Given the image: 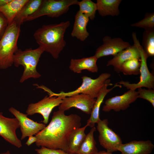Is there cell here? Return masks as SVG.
Listing matches in <instances>:
<instances>
[{"label": "cell", "instance_id": "e575fe53", "mask_svg": "<svg viewBox=\"0 0 154 154\" xmlns=\"http://www.w3.org/2000/svg\"><path fill=\"white\" fill-rule=\"evenodd\" d=\"M0 154H11L9 151L8 150L6 152L1 153Z\"/></svg>", "mask_w": 154, "mask_h": 154}, {"label": "cell", "instance_id": "ac0fdd59", "mask_svg": "<svg viewBox=\"0 0 154 154\" xmlns=\"http://www.w3.org/2000/svg\"><path fill=\"white\" fill-rule=\"evenodd\" d=\"M97 60L94 55L80 59L72 58L70 61L69 68L74 73H80L84 70H87L92 73L97 72Z\"/></svg>", "mask_w": 154, "mask_h": 154}, {"label": "cell", "instance_id": "484cf974", "mask_svg": "<svg viewBox=\"0 0 154 154\" xmlns=\"http://www.w3.org/2000/svg\"><path fill=\"white\" fill-rule=\"evenodd\" d=\"M143 48L148 56L154 55V29L145 30L143 34L142 41Z\"/></svg>", "mask_w": 154, "mask_h": 154}, {"label": "cell", "instance_id": "9a60e30c", "mask_svg": "<svg viewBox=\"0 0 154 154\" xmlns=\"http://www.w3.org/2000/svg\"><path fill=\"white\" fill-rule=\"evenodd\" d=\"M113 85L110 83V80L108 79L106 81L105 84L100 90L90 114V117L87 120L86 124L88 126L91 128L94 127L95 124L97 123L101 119L99 117L100 109L106 95L115 88L121 87V85L117 83L111 88L108 89L109 86Z\"/></svg>", "mask_w": 154, "mask_h": 154}, {"label": "cell", "instance_id": "44dd1931", "mask_svg": "<svg viewBox=\"0 0 154 154\" xmlns=\"http://www.w3.org/2000/svg\"><path fill=\"white\" fill-rule=\"evenodd\" d=\"M121 0H97L96 3L99 14L102 16H115L119 13V5Z\"/></svg>", "mask_w": 154, "mask_h": 154}, {"label": "cell", "instance_id": "83f0119b", "mask_svg": "<svg viewBox=\"0 0 154 154\" xmlns=\"http://www.w3.org/2000/svg\"><path fill=\"white\" fill-rule=\"evenodd\" d=\"M131 25L133 27L142 28L145 30L154 29V13H146L143 19L139 21L131 24Z\"/></svg>", "mask_w": 154, "mask_h": 154}, {"label": "cell", "instance_id": "f1b7e54d", "mask_svg": "<svg viewBox=\"0 0 154 154\" xmlns=\"http://www.w3.org/2000/svg\"><path fill=\"white\" fill-rule=\"evenodd\" d=\"M138 89V98L145 100L154 107V90L151 89H146L139 88Z\"/></svg>", "mask_w": 154, "mask_h": 154}, {"label": "cell", "instance_id": "4316f807", "mask_svg": "<svg viewBox=\"0 0 154 154\" xmlns=\"http://www.w3.org/2000/svg\"><path fill=\"white\" fill-rule=\"evenodd\" d=\"M79 11L88 17L89 19L93 20L95 17L97 7L96 3L91 0H82L78 2Z\"/></svg>", "mask_w": 154, "mask_h": 154}, {"label": "cell", "instance_id": "4fadbf2b", "mask_svg": "<svg viewBox=\"0 0 154 154\" xmlns=\"http://www.w3.org/2000/svg\"><path fill=\"white\" fill-rule=\"evenodd\" d=\"M138 98V93L135 90H129L120 96H117L106 100L102 110L109 112L111 110L116 112L124 110Z\"/></svg>", "mask_w": 154, "mask_h": 154}, {"label": "cell", "instance_id": "5b68a950", "mask_svg": "<svg viewBox=\"0 0 154 154\" xmlns=\"http://www.w3.org/2000/svg\"><path fill=\"white\" fill-rule=\"evenodd\" d=\"M110 76L111 74L107 73H102L95 79L87 76H83L81 78L82 79L81 85L75 90L67 92H62L59 93H56L48 88L46 90V92L48 93L49 96L51 97L56 96L65 97L76 94H83L95 98H97L106 81Z\"/></svg>", "mask_w": 154, "mask_h": 154}, {"label": "cell", "instance_id": "7402d4cb", "mask_svg": "<svg viewBox=\"0 0 154 154\" xmlns=\"http://www.w3.org/2000/svg\"><path fill=\"white\" fill-rule=\"evenodd\" d=\"M42 0H28L15 17L14 21L19 26L24 20L33 14L38 9Z\"/></svg>", "mask_w": 154, "mask_h": 154}, {"label": "cell", "instance_id": "cb8c5ba5", "mask_svg": "<svg viewBox=\"0 0 154 154\" xmlns=\"http://www.w3.org/2000/svg\"><path fill=\"white\" fill-rule=\"evenodd\" d=\"M96 128L92 127L90 131L81 145L77 152L75 154H95L98 152L96 146V143L94 137Z\"/></svg>", "mask_w": 154, "mask_h": 154}, {"label": "cell", "instance_id": "e0dca14e", "mask_svg": "<svg viewBox=\"0 0 154 154\" xmlns=\"http://www.w3.org/2000/svg\"><path fill=\"white\" fill-rule=\"evenodd\" d=\"M140 58V55L137 48L134 45L122 50L108 62L107 66H112L115 70L120 72L121 65L125 61L133 58Z\"/></svg>", "mask_w": 154, "mask_h": 154}, {"label": "cell", "instance_id": "ba28073f", "mask_svg": "<svg viewBox=\"0 0 154 154\" xmlns=\"http://www.w3.org/2000/svg\"><path fill=\"white\" fill-rule=\"evenodd\" d=\"M97 124L98 140L101 146L109 152L118 151L122 144V141L119 136L108 126V119H100Z\"/></svg>", "mask_w": 154, "mask_h": 154}, {"label": "cell", "instance_id": "5bb4252c", "mask_svg": "<svg viewBox=\"0 0 154 154\" xmlns=\"http://www.w3.org/2000/svg\"><path fill=\"white\" fill-rule=\"evenodd\" d=\"M103 44L96 49L94 55L98 59L110 55L114 56L131 46L128 42L119 38H111L106 36L103 38Z\"/></svg>", "mask_w": 154, "mask_h": 154}, {"label": "cell", "instance_id": "9c48e42d", "mask_svg": "<svg viewBox=\"0 0 154 154\" xmlns=\"http://www.w3.org/2000/svg\"><path fill=\"white\" fill-rule=\"evenodd\" d=\"M64 97L46 96L41 100L35 103L29 104L26 111L28 115L39 114L42 116L43 122L45 124L48 122L49 117L53 109L59 106Z\"/></svg>", "mask_w": 154, "mask_h": 154}, {"label": "cell", "instance_id": "8992f818", "mask_svg": "<svg viewBox=\"0 0 154 154\" xmlns=\"http://www.w3.org/2000/svg\"><path fill=\"white\" fill-rule=\"evenodd\" d=\"M132 37L134 45L137 48L140 55V81L136 84H131L128 81H121L118 82L119 84L122 85L127 89L132 90H135L137 88L142 87L154 89V77L149 72L147 64V60L148 56L137 39L135 33H133Z\"/></svg>", "mask_w": 154, "mask_h": 154}, {"label": "cell", "instance_id": "d6986e66", "mask_svg": "<svg viewBox=\"0 0 154 154\" xmlns=\"http://www.w3.org/2000/svg\"><path fill=\"white\" fill-rule=\"evenodd\" d=\"M89 19L78 11L75 16V20L71 36L81 41H85L89 36L87 26Z\"/></svg>", "mask_w": 154, "mask_h": 154}, {"label": "cell", "instance_id": "2e32d148", "mask_svg": "<svg viewBox=\"0 0 154 154\" xmlns=\"http://www.w3.org/2000/svg\"><path fill=\"white\" fill-rule=\"evenodd\" d=\"M154 147V145L150 140H134L121 144L118 151L121 154H150Z\"/></svg>", "mask_w": 154, "mask_h": 154}, {"label": "cell", "instance_id": "6da1fadb", "mask_svg": "<svg viewBox=\"0 0 154 154\" xmlns=\"http://www.w3.org/2000/svg\"><path fill=\"white\" fill-rule=\"evenodd\" d=\"M81 120L76 114L66 115L64 112L59 110L54 112L48 125L35 135L36 146L69 153V137L73 131L81 127Z\"/></svg>", "mask_w": 154, "mask_h": 154}, {"label": "cell", "instance_id": "7c38bea8", "mask_svg": "<svg viewBox=\"0 0 154 154\" xmlns=\"http://www.w3.org/2000/svg\"><path fill=\"white\" fill-rule=\"evenodd\" d=\"M20 127L19 122L16 118H9L4 116L0 112V136L8 142L20 148L22 145L17 137V129Z\"/></svg>", "mask_w": 154, "mask_h": 154}, {"label": "cell", "instance_id": "277c9868", "mask_svg": "<svg viewBox=\"0 0 154 154\" xmlns=\"http://www.w3.org/2000/svg\"><path fill=\"white\" fill-rule=\"evenodd\" d=\"M20 31V26L13 21L8 25L0 40V69H6L13 64Z\"/></svg>", "mask_w": 154, "mask_h": 154}, {"label": "cell", "instance_id": "30bf717a", "mask_svg": "<svg viewBox=\"0 0 154 154\" xmlns=\"http://www.w3.org/2000/svg\"><path fill=\"white\" fill-rule=\"evenodd\" d=\"M96 100L83 94L64 97L59 106V110L65 112L72 108H75L86 114H90Z\"/></svg>", "mask_w": 154, "mask_h": 154}, {"label": "cell", "instance_id": "3957f363", "mask_svg": "<svg viewBox=\"0 0 154 154\" xmlns=\"http://www.w3.org/2000/svg\"><path fill=\"white\" fill-rule=\"evenodd\" d=\"M43 49L38 47L36 49H26L24 50L18 49L13 58V64L16 67L23 66L24 71L19 82L22 83L30 78H39L41 74L37 70V66L41 54L44 52Z\"/></svg>", "mask_w": 154, "mask_h": 154}, {"label": "cell", "instance_id": "ffe728a7", "mask_svg": "<svg viewBox=\"0 0 154 154\" xmlns=\"http://www.w3.org/2000/svg\"><path fill=\"white\" fill-rule=\"evenodd\" d=\"M28 0H10L0 6V12L6 17L8 25L14 21L19 11Z\"/></svg>", "mask_w": 154, "mask_h": 154}, {"label": "cell", "instance_id": "1f68e13d", "mask_svg": "<svg viewBox=\"0 0 154 154\" xmlns=\"http://www.w3.org/2000/svg\"><path fill=\"white\" fill-rule=\"evenodd\" d=\"M37 140V138L36 136L31 135L29 137V138L26 142L25 144L28 146H29L33 143L36 142Z\"/></svg>", "mask_w": 154, "mask_h": 154}, {"label": "cell", "instance_id": "8fae6325", "mask_svg": "<svg viewBox=\"0 0 154 154\" xmlns=\"http://www.w3.org/2000/svg\"><path fill=\"white\" fill-rule=\"evenodd\" d=\"M9 110L19 121L21 133V140L36 135L46 127L45 124L35 121L29 118L27 114L21 112L13 107L10 108Z\"/></svg>", "mask_w": 154, "mask_h": 154}, {"label": "cell", "instance_id": "836d02e7", "mask_svg": "<svg viewBox=\"0 0 154 154\" xmlns=\"http://www.w3.org/2000/svg\"><path fill=\"white\" fill-rule=\"evenodd\" d=\"M10 0H0V6L9 2Z\"/></svg>", "mask_w": 154, "mask_h": 154}, {"label": "cell", "instance_id": "52a82bcc", "mask_svg": "<svg viewBox=\"0 0 154 154\" xmlns=\"http://www.w3.org/2000/svg\"><path fill=\"white\" fill-rule=\"evenodd\" d=\"M78 2L77 0H42L38 10L25 19L24 22L45 15L52 18L59 17L66 13L70 6L78 5Z\"/></svg>", "mask_w": 154, "mask_h": 154}, {"label": "cell", "instance_id": "7a4b0ae2", "mask_svg": "<svg viewBox=\"0 0 154 154\" xmlns=\"http://www.w3.org/2000/svg\"><path fill=\"white\" fill-rule=\"evenodd\" d=\"M70 24V21H67L58 24L43 25L34 34L39 47L44 51L49 53L54 58L57 59L66 45L64 35Z\"/></svg>", "mask_w": 154, "mask_h": 154}, {"label": "cell", "instance_id": "f546056e", "mask_svg": "<svg viewBox=\"0 0 154 154\" xmlns=\"http://www.w3.org/2000/svg\"><path fill=\"white\" fill-rule=\"evenodd\" d=\"M38 154H73L59 149H51L44 147L35 149Z\"/></svg>", "mask_w": 154, "mask_h": 154}, {"label": "cell", "instance_id": "4dcf8cb0", "mask_svg": "<svg viewBox=\"0 0 154 154\" xmlns=\"http://www.w3.org/2000/svg\"><path fill=\"white\" fill-rule=\"evenodd\" d=\"M8 25L7 19L3 14L0 12V40L3 35Z\"/></svg>", "mask_w": 154, "mask_h": 154}, {"label": "cell", "instance_id": "d6a6232c", "mask_svg": "<svg viewBox=\"0 0 154 154\" xmlns=\"http://www.w3.org/2000/svg\"><path fill=\"white\" fill-rule=\"evenodd\" d=\"M95 154H113L112 153L106 151H98Z\"/></svg>", "mask_w": 154, "mask_h": 154}, {"label": "cell", "instance_id": "d4e9b609", "mask_svg": "<svg viewBox=\"0 0 154 154\" xmlns=\"http://www.w3.org/2000/svg\"><path fill=\"white\" fill-rule=\"evenodd\" d=\"M140 58L129 60L121 65L120 72L125 75L139 74H140Z\"/></svg>", "mask_w": 154, "mask_h": 154}, {"label": "cell", "instance_id": "603a6c76", "mask_svg": "<svg viewBox=\"0 0 154 154\" xmlns=\"http://www.w3.org/2000/svg\"><path fill=\"white\" fill-rule=\"evenodd\" d=\"M87 127L86 124L82 127L76 129L71 133L68 140L69 153L75 154L77 152L86 137L85 131Z\"/></svg>", "mask_w": 154, "mask_h": 154}]
</instances>
